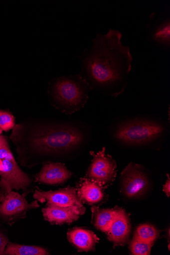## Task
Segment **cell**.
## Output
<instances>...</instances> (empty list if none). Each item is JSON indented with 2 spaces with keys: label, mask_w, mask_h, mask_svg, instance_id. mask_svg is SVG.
<instances>
[{
  "label": "cell",
  "mask_w": 170,
  "mask_h": 255,
  "mask_svg": "<svg viewBox=\"0 0 170 255\" xmlns=\"http://www.w3.org/2000/svg\"><path fill=\"white\" fill-rule=\"evenodd\" d=\"M122 36L112 29L105 34H97L81 58L80 75L91 89L114 98L126 90L133 60L130 48L121 41Z\"/></svg>",
  "instance_id": "6da1fadb"
},
{
  "label": "cell",
  "mask_w": 170,
  "mask_h": 255,
  "mask_svg": "<svg viewBox=\"0 0 170 255\" xmlns=\"http://www.w3.org/2000/svg\"><path fill=\"white\" fill-rule=\"evenodd\" d=\"M109 132L114 140L121 144L141 146L161 140L169 132V127L160 118L140 115L115 121L109 128Z\"/></svg>",
  "instance_id": "7a4b0ae2"
},
{
  "label": "cell",
  "mask_w": 170,
  "mask_h": 255,
  "mask_svg": "<svg viewBox=\"0 0 170 255\" xmlns=\"http://www.w3.org/2000/svg\"><path fill=\"white\" fill-rule=\"evenodd\" d=\"M85 138V132L80 128L71 124H57L34 136L32 142L41 152L61 154L78 148Z\"/></svg>",
  "instance_id": "3957f363"
},
{
  "label": "cell",
  "mask_w": 170,
  "mask_h": 255,
  "mask_svg": "<svg viewBox=\"0 0 170 255\" xmlns=\"http://www.w3.org/2000/svg\"><path fill=\"white\" fill-rule=\"evenodd\" d=\"M92 90L80 75L62 77L51 84L50 95L53 105L61 112L70 114L84 107Z\"/></svg>",
  "instance_id": "277c9868"
},
{
  "label": "cell",
  "mask_w": 170,
  "mask_h": 255,
  "mask_svg": "<svg viewBox=\"0 0 170 255\" xmlns=\"http://www.w3.org/2000/svg\"><path fill=\"white\" fill-rule=\"evenodd\" d=\"M121 190L128 198H135L147 192L151 185V177L141 165L130 163L121 173Z\"/></svg>",
  "instance_id": "5b68a950"
},
{
  "label": "cell",
  "mask_w": 170,
  "mask_h": 255,
  "mask_svg": "<svg viewBox=\"0 0 170 255\" xmlns=\"http://www.w3.org/2000/svg\"><path fill=\"white\" fill-rule=\"evenodd\" d=\"M39 207L36 200L29 204L24 195L11 191L0 202V223L11 226L26 218L29 211Z\"/></svg>",
  "instance_id": "8992f818"
},
{
  "label": "cell",
  "mask_w": 170,
  "mask_h": 255,
  "mask_svg": "<svg viewBox=\"0 0 170 255\" xmlns=\"http://www.w3.org/2000/svg\"><path fill=\"white\" fill-rule=\"evenodd\" d=\"M1 160L3 170L0 171V202L13 189L26 191L31 183L28 176L18 166L12 154Z\"/></svg>",
  "instance_id": "52a82bcc"
},
{
  "label": "cell",
  "mask_w": 170,
  "mask_h": 255,
  "mask_svg": "<svg viewBox=\"0 0 170 255\" xmlns=\"http://www.w3.org/2000/svg\"><path fill=\"white\" fill-rule=\"evenodd\" d=\"M149 41L166 51L170 49V7L161 12H153L145 26Z\"/></svg>",
  "instance_id": "ba28073f"
},
{
  "label": "cell",
  "mask_w": 170,
  "mask_h": 255,
  "mask_svg": "<svg viewBox=\"0 0 170 255\" xmlns=\"http://www.w3.org/2000/svg\"><path fill=\"white\" fill-rule=\"evenodd\" d=\"M93 159L86 175L105 189L115 179L117 170L115 160L106 153V148L98 153L91 152Z\"/></svg>",
  "instance_id": "9c48e42d"
},
{
  "label": "cell",
  "mask_w": 170,
  "mask_h": 255,
  "mask_svg": "<svg viewBox=\"0 0 170 255\" xmlns=\"http://www.w3.org/2000/svg\"><path fill=\"white\" fill-rule=\"evenodd\" d=\"M34 198L41 203L47 202L46 205L70 207L78 215L85 214L86 208L77 193V189L67 187L57 191L43 192L36 190Z\"/></svg>",
  "instance_id": "30bf717a"
},
{
  "label": "cell",
  "mask_w": 170,
  "mask_h": 255,
  "mask_svg": "<svg viewBox=\"0 0 170 255\" xmlns=\"http://www.w3.org/2000/svg\"><path fill=\"white\" fill-rule=\"evenodd\" d=\"M114 209V219L106 234L108 240L113 243L114 247L123 246L130 241L131 232L130 220L123 208L116 207Z\"/></svg>",
  "instance_id": "8fae6325"
},
{
  "label": "cell",
  "mask_w": 170,
  "mask_h": 255,
  "mask_svg": "<svg viewBox=\"0 0 170 255\" xmlns=\"http://www.w3.org/2000/svg\"><path fill=\"white\" fill-rule=\"evenodd\" d=\"M71 176V172L64 164L50 163L44 165L36 179L39 183L54 185L63 184Z\"/></svg>",
  "instance_id": "7c38bea8"
},
{
  "label": "cell",
  "mask_w": 170,
  "mask_h": 255,
  "mask_svg": "<svg viewBox=\"0 0 170 255\" xmlns=\"http://www.w3.org/2000/svg\"><path fill=\"white\" fill-rule=\"evenodd\" d=\"M67 238L70 243L79 252L94 251L96 244L99 242V238L93 232L82 228L69 230Z\"/></svg>",
  "instance_id": "4fadbf2b"
},
{
  "label": "cell",
  "mask_w": 170,
  "mask_h": 255,
  "mask_svg": "<svg viewBox=\"0 0 170 255\" xmlns=\"http://www.w3.org/2000/svg\"><path fill=\"white\" fill-rule=\"evenodd\" d=\"M101 185L88 178L81 179L77 189L79 197L83 203L94 205L102 202L105 198Z\"/></svg>",
  "instance_id": "5bb4252c"
},
{
  "label": "cell",
  "mask_w": 170,
  "mask_h": 255,
  "mask_svg": "<svg viewBox=\"0 0 170 255\" xmlns=\"http://www.w3.org/2000/svg\"><path fill=\"white\" fill-rule=\"evenodd\" d=\"M44 219L52 224H71L77 221L80 215L72 208L46 205L42 210Z\"/></svg>",
  "instance_id": "9a60e30c"
},
{
  "label": "cell",
  "mask_w": 170,
  "mask_h": 255,
  "mask_svg": "<svg viewBox=\"0 0 170 255\" xmlns=\"http://www.w3.org/2000/svg\"><path fill=\"white\" fill-rule=\"evenodd\" d=\"M91 211L92 223L94 226L97 229L107 234L114 219V209H100L98 206H93Z\"/></svg>",
  "instance_id": "2e32d148"
},
{
  "label": "cell",
  "mask_w": 170,
  "mask_h": 255,
  "mask_svg": "<svg viewBox=\"0 0 170 255\" xmlns=\"http://www.w3.org/2000/svg\"><path fill=\"white\" fill-rule=\"evenodd\" d=\"M4 255H47L46 249L35 246H25L8 242Z\"/></svg>",
  "instance_id": "e0dca14e"
},
{
  "label": "cell",
  "mask_w": 170,
  "mask_h": 255,
  "mask_svg": "<svg viewBox=\"0 0 170 255\" xmlns=\"http://www.w3.org/2000/svg\"><path fill=\"white\" fill-rule=\"evenodd\" d=\"M160 235V232L154 226L145 224L137 228L134 236L144 242L154 244Z\"/></svg>",
  "instance_id": "ac0fdd59"
},
{
  "label": "cell",
  "mask_w": 170,
  "mask_h": 255,
  "mask_svg": "<svg viewBox=\"0 0 170 255\" xmlns=\"http://www.w3.org/2000/svg\"><path fill=\"white\" fill-rule=\"evenodd\" d=\"M154 244L141 241L136 237H133L130 244V250L133 255H150Z\"/></svg>",
  "instance_id": "d6986e66"
},
{
  "label": "cell",
  "mask_w": 170,
  "mask_h": 255,
  "mask_svg": "<svg viewBox=\"0 0 170 255\" xmlns=\"http://www.w3.org/2000/svg\"><path fill=\"white\" fill-rule=\"evenodd\" d=\"M14 119L9 113L0 110V128L7 131L14 126Z\"/></svg>",
  "instance_id": "ffe728a7"
},
{
  "label": "cell",
  "mask_w": 170,
  "mask_h": 255,
  "mask_svg": "<svg viewBox=\"0 0 170 255\" xmlns=\"http://www.w3.org/2000/svg\"><path fill=\"white\" fill-rule=\"evenodd\" d=\"M9 239L4 232L0 229V255H4Z\"/></svg>",
  "instance_id": "44dd1931"
},
{
  "label": "cell",
  "mask_w": 170,
  "mask_h": 255,
  "mask_svg": "<svg viewBox=\"0 0 170 255\" xmlns=\"http://www.w3.org/2000/svg\"><path fill=\"white\" fill-rule=\"evenodd\" d=\"M11 155L12 153L10 151L8 144L5 139L2 146L0 147V159L2 160L5 159Z\"/></svg>",
  "instance_id": "7402d4cb"
},
{
  "label": "cell",
  "mask_w": 170,
  "mask_h": 255,
  "mask_svg": "<svg viewBox=\"0 0 170 255\" xmlns=\"http://www.w3.org/2000/svg\"><path fill=\"white\" fill-rule=\"evenodd\" d=\"M168 176V180H167L166 183L164 184L163 187V191L166 194L168 197H170V179L169 174H167Z\"/></svg>",
  "instance_id": "603a6c76"
},
{
  "label": "cell",
  "mask_w": 170,
  "mask_h": 255,
  "mask_svg": "<svg viewBox=\"0 0 170 255\" xmlns=\"http://www.w3.org/2000/svg\"><path fill=\"white\" fill-rule=\"evenodd\" d=\"M5 140V138L3 135H0V147H1Z\"/></svg>",
  "instance_id": "cb8c5ba5"
},
{
  "label": "cell",
  "mask_w": 170,
  "mask_h": 255,
  "mask_svg": "<svg viewBox=\"0 0 170 255\" xmlns=\"http://www.w3.org/2000/svg\"><path fill=\"white\" fill-rule=\"evenodd\" d=\"M3 170V167L2 161L1 159H0V171H2Z\"/></svg>",
  "instance_id": "d4e9b609"
},
{
  "label": "cell",
  "mask_w": 170,
  "mask_h": 255,
  "mask_svg": "<svg viewBox=\"0 0 170 255\" xmlns=\"http://www.w3.org/2000/svg\"><path fill=\"white\" fill-rule=\"evenodd\" d=\"M2 131H3L2 129L1 128H0V134L2 133Z\"/></svg>",
  "instance_id": "484cf974"
}]
</instances>
